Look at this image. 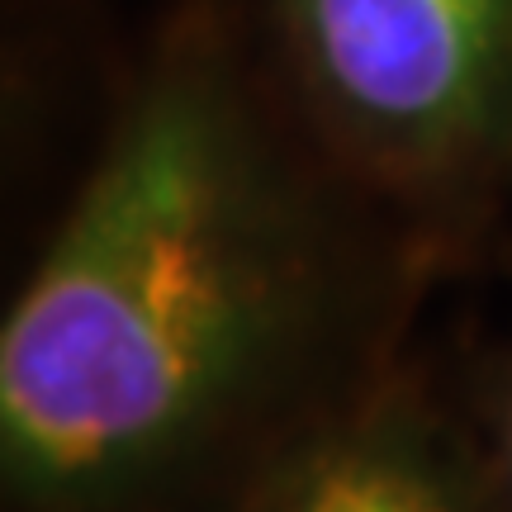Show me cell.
Instances as JSON below:
<instances>
[{"mask_svg":"<svg viewBox=\"0 0 512 512\" xmlns=\"http://www.w3.org/2000/svg\"><path fill=\"white\" fill-rule=\"evenodd\" d=\"M408 233L337 171L256 15L181 0L0 328L19 512H162L384 366ZM422 242V238H418Z\"/></svg>","mask_w":512,"mask_h":512,"instance_id":"6da1fadb","label":"cell"},{"mask_svg":"<svg viewBox=\"0 0 512 512\" xmlns=\"http://www.w3.org/2000/svg\"><path fill=\"white\" fill-rule=\"evenodd\" d=\"M252 15L313 143L427 247L512 171V0H256Z\"/></svg>","mask_w":512,"mask_h":512,"instance_id":"7a4b0ae2","label":"cell"},{"mask_svg":"<svg viewBox=\"0 0 512 512\" xmlns=\"http://www.w3.org/2000/svg\"><path fill=\"white\" fill-rule=\"evenodd\" d=\"M219 512H512L484 432L399 366H375L275 432Z\"/></svg>","mask_w":512,"mask_h":512,"instance_id":"3957f363","label":"cell"},{"mask_svg":"<svg viewBox=\"0 0 512 512\" xmlns=\"http://www.w3.org/2000/svg\"><path fill=\"white\" fill-rule=\"evenodd\" d=\"M479 432H484L489 460H494L498 484H503L508 508H512V361H508V370H498V384H494V394H489V408H484Z\"/></svg>","mask_w":512,"mask_h":512,"instance_id":"277c9868","label":"cell"}]
</instances>
